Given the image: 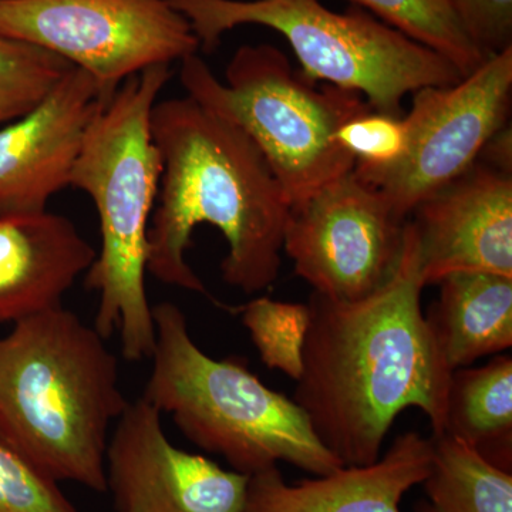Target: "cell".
<instances>
[{"instance_id": "1", "label": "cell", "mask_w": 512, "mask_h": 512, "mask_svg": "<svg viewBox=\"0 0 512 512\" xmlns=\"http://www.w3.org/2000/svg\"><path fill=\"white\" fill-rule=\"evenodd\" d=\"M426 288L412 221L389 281L355 302L312 292L302 373L293 402L343 467L367 466L397 416L419 409L433 436L444 433L451 373L421 309Z\"/></svg>"}, {"instance_id": "2", "label": "cell", "mask_w": 512, "mask_h": 512, "mask_svg": "<svg viewBox=\"0 0 512 512\" xmlns=\"http://www.w3.org/2000/svg\"><path fill=\"white\" fill-rule=\"evenodd\" d=\"M151 136L163 173L148 229L147 272L165 285L207 295L187 251L194 229L208 224L228 244L221 262L225 284L248 295L271 288L291 204L254 141L188 96L157 101Z\"/></svg>"}, {"instance_id": "3", "label": "cell", "mask_w": 512, "mask_h": 512, "mask_svg": "<svg viewBox=\"0 0 512 512\" xmlns=\"http://www.w3.org/2000/svg\"><path fill=\"white\" fill-rule=\"evenodd\" d=\"M128 403L106 339L64 306L0 338V439L57 483L106 493L110 429Z\"/></svg>"}, {"instance_id": "4", "label": "cell", "mask_w": 512, "mask_h": 512, "mask_svg": "<svg viewBox=\"0 0 512 512\" xmlns=\"http://www.w3.org/2000/svg\"><path fill=\"white\" fill-rule=\"evenodd\" d=\"M171 79V66L148 67L128 77L87 128L69 187L92 198L101 245L84 285L99 292L94 329L120 333L123 356L150 359L156 346L146 272L148 229L160 188V154L151 136V113Z\"/></svg>"}, {"instance_id": "5", "label": "cell", "mask_w": 512, "mask_h": 512, "mask_svg": "<svg viewBox=\"0 0 512 512\" xmlns=\"http://www.w3.org/2000/svg\"><path fill=\"white\" fill-rule=\"evenodd\" d=\"M153 318L156 346L143 397L171 416L185 439L247 476L281 461L313 476L343 467L292 399L237 360H215L201 350L177 305L158 303Z\"/></svg>"}, {"instance_id": "6", "label": "cell", "mask_w": 512, "mask_h": 512, "mask_svg": "<svg viewBox=\"0 0 512 512\" xmlns=\"http://www.w3.org/2000/svg\"><path fill=\"white\" fill-rule=\"evenodd\" d=\"M190 22L200 49L244 25L281 33L312 82L362 94L373 110L404 116V97L463 79L453 63L362 8L333 12L320 0H167Z\"/></svg>"}, {"instance_id": "7", "label": "cell", "mask_w": 512, "mask_h": 512, "mask_svg": "<svg viewBox=\"0 0 512 512\" xmlns=\"http://www.w3.org/2000/svg\"><path fill=\"white\" fill-rule=\"evenodd\" d=\"M180 82L188 97L254 141L291 205L355 168L336 134L372 107L362 94L318 86L296 72L278 47H239L225 82L195 53L181 60Z\"/></svg>"}, {"instance_id": "8", "label": "cell", "mask_w": 512, "mask_h": 512, "mask_svg": "<svg viewBox=\"0 0 512 512\" xmlns=\"http://www.w3.org/2000/svg\"><path fill=\"white\" fill-rule=\"evenodd\" d=\"M0 35L63 57L109 97L128 77L200 50L167 0H0Z\"/></svg>"}, {"instance_id": "9", "label": "cell", "mask_w": 512, "mask_h": 512, "mask_svg": "<svg viewBox=\"0 0 512 512\" xmlns=\"http://www.w3.org/2000/svg\"><path fill=\"white\" fill-rule=\"evenodd\" d=\"M406 153L393 167L356 173L382 192L402 220L421 201L453 183L480 160L491 138L507 126L512 96V47L488 57L450 86L412 94Z\"/></svg>"}, {"instance_id": "10", "label": "cell", "mask_w": 512, "mask_h": 512, "mask_svg": "<svg viewBox=\"0 0 512 512\" xmlns=\"http://www.w3.org/2000/svg\"><path fill=\"white\" fill-rule=\"evenodd\" d=\"M406 222L382 192L350 171L291 205L284 251L313 292L360 301L396 271Z\"/></svg>"}, {"instance_id": "11", "label": "cell", "mask_w": 512, "mask_h": 512, "mask_svg": "<svg viewBox=\"0 0 512 512\" xmlns=\"http://www.w3.org/2000/svg\"><path fill=\"white\" fill-rule=\"evenodd\" d=\"M160 410L128 403L106 451L107 491L116 512H244L249 476L175 447Z\"/></svg>"}, {"instance_id": "12", "label": "cell", "mask_w": 512, "mask_h": 512, "mask_svg": "<svg viewBox=\"0 0 512 512\" xmlns=\"http://www.w3.org/2000/svg\"><path fill=\"white\" fill-rule=\"evenodd\" d=\"M412 215L424 286L458 272L512 276V171L480 158Z\"/></svg>"}, {"instance_id": "13", "label": "cell", "mask_w": 512, "mask_h": 512, "mask_svg": "<svg viewBox=\"0 0 512 512\" xmlns=\"http://www.w3.org/2000/svg\"><path fill=\"white\" fill-rule=\"evenodd\" d=\"M109 99L73 67L39 106L0 128V218L46 211L69 187L87 128Z\"/></svg>"}, {"instance_id": "14", "label": "cell", "mask_w": 512, "mask_h": 512, "mask_svg": "<svg viewBox=\"0 0 512 512\" xmlns=\"http://www.w3.org/2000/svg\"><path fill=\"white\" fill-rule=\"evenodd\" d=\"M431 441L407 431L367 466L340 467L288 484L278 467L249 476L244 512H402L400 501L430 471Z\"/></svg>"}, {"instance_id": "15", "label": "cell", "mask_w": 512, "mask_h": 512, "mask_svg": "<svg viewBox=\"0 0 512 512\" xmlns=\"http://www.w3.org/2000/svg\"><path fill=\"white\" fill-rule=\"evenodd\" d=\"M97 252L73 221L49 210L0 218V325L63 306Z\"/></svg>"}, {"instance_id": "16", "label": "cell", "mask_w": 512, "mask_h": 512, "mask_svg": "<svg viewBox=\"0 0 512 512\" xmlns=\"http://www.w3.org/2000/svg\"><path fill=\"white\" fill-rule=\"evenodd\" d=\"M437 285L424 318L450 372L511 348L512 276L458 272Z\"/></svg>"}, {"instance_id": "17", "label": "cell", "mask_w": 512, "mask_h": 512, "mask_svg": "<svg viewBox=\"0 0 512 512\" xmlns=\"http://www.w3.org/2000/svg\"><path fill=\"white\" fill-rule=\"evenodd\" d=\"M444 433L464 441L494 466L512 471L510 355L451 373Z\"/></svg>"}, {"instance_id": "18", "label": "cell", "mask_w": 512, "mask_h": 512, "mask_svg": "<svg viewBox=\"0 0 512 512\" xmlns=\"http://www.w3.org/2000/svg\"><path fill=\"white\" fill-rule=\"evenodd\" d=\"M431 464L419 512H512V471L494 466L464 441L431 436Z\"/></svg>"}, {"instance_id": "19", "label": "cell", "mask_w": 512, "mask_h": 512, "mask_svg": "<svg viewBox=\"0 0 512 512\" xmlns=\"http://www.w3.org/2000/svg\"><path fill=\"white\" fill-rule=\"evenodd\" d=\"M386 25L439 53L463 77L478 69L487 57L461 26L451 0H350Z\"/></svg>"}, {"instance_id": "20", "label": "cell", "mask_w": 512, "mask_h": 512, "mask_svg": "<svg viewBox=\"0 0 512 512\" xmlns=\"http://www.w3.org/2000/svg\"><path fill=\"white\" fill-rule=\"evenodd\" d=\"M73 67L42 47L0 35V124L39 106Z\"/></svg>"}, {"instance_id": "21", "label": "cell", "mask_w": 512, "mask_h": 512, "mask_svg": "<svg viewBox=\"0 0 512 512\" xmlns=\"http://www.w3.org/2000/svg\"><path fill=\"white\" fill-rule=\"evenodd\" d=\"M259 357L269 369L298 380L309 325L308 303L252 299L239 309Z\"/></svg>"}, {"instance_id": "22", "label": "cell", "mask_w": 512, "mask_h": 512, "mask_svg": "<svg viewBox=\"0 0 512 512\" xmlns=\"http://www.w3.org/2000/svg\"><path fill=\"white\" fill-rule=\"evenodd\" d=\"M336 141L355 158L353 170L356 173H373L402 160L409 141V128L404 116L369 109L342 124Z\"/></svg>"}, {"instance_id": "23", "label": "cell", "mask_w": 512, "mask_h": 512, "mask_svg": "<svg viewBox=\"0 0 512 512\" xmlns=\"http://www.w3.org/2000/svg\"><path fill=\"white\" fill-rule=\"evenodd\" d=\"M0 512H80L59 483L0 439Z\"/></svg>"}, {"instance_id": "24", "label": "cell", "mask_w": 512, "mask_h": 512, "mask_svg": "<svg viewBox=\"0 0 512 512\" xmlns=\"http://www.w3.org/2000/svg\"><path fill=\"white\" fill-rule=\"evenodd\" d=\"M451 5L487 59L512 47V0H451Z\"/></svg>"}]
</instances>
